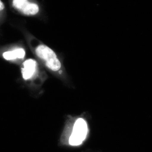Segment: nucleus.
<instances>
[{
  "label": "nucleus",
  "instance_id": "nucleus-6",
  "mask_svg": "<svg viewBox=\"0 0 152 152\" xmlns=\"http://www.w3.org/2000/svg\"><path fill=\"white\" fill-rule=\"evenodd\" d=\"M5 8L4 4L2 1H0V11L3 10Z\"/></svg>",
  "mask_w": 152,
  "mask_h": 152
},
{
  "label": "nucleus",
  "instance_id": "nucleus-3",
  "mask_svg": "<svg viewBox=\"0 0 152 152\" xmlns=\"http://www.w3.org/2000/svg\"><path fill=\"white\" fill-rule=\"evenodd\" d=\"M12 5L19 12L27 15H36L39 11V7L37 4L26 0H14Z\"/></svg>",
  "mask_w": 152,
  "mask_h": 152
},
{
  "label": "nucleus",
  "instance_id": "nucleus-2",
  "mask_svg": "<svg viewBox=\"0 0 152 152\" xmlns=\"http://www.w3.org/2000/svg\"><path fill=\"white\" fill-rule=\"evenodd\" d=\"M88 131V126L85 120L82 118L78 119L74 124L69 143L72 146L81 145L86 137Z\"/></svg>",
  "mask_w": 152,
  "mask_h": 152
},
{
  "label": "nucleus",
  "instance_id": "nucleus-1",
  "mask_svg": "<svg viewBox=\"0 0 152 152\" xmlns=\"http://www.w3.org/2000/svg\"><path fill=\"white\" fill-rule=\"evenodd\" d=\"M36 52L38 56L44 60L46 65L52 70L58 71L61 67V64L57 58L56 55L48 47L41 45L36 49Z\"/></svg>",
  "mask_w": 152,
  "mask_h": 152
},
{
  "label": "nucleus",
  "instance_id": "nucleus-4",
  "mask_svg": "<svg viewBox=\"0 0 152 152\" xmlns=\"http://www.w3.org/2000/svg\"><path fill=\"white\" fill-rule=\"evenodd\" d=\"M24 67L22 68V74L24 80H28L34 75L36 70V62L34 60L28 59L25 61Z\"/></svg>",
  "mask_w": 152,
  "mask_h": 152
},
{
  "label": "nucleus",
  "instance_id": "nucleus-5",
  "mask_svg": "<svg viewBox=\"0 0 152 152\" xmlns=\"http://www.w3.org/2000/svg\"><path fill=\"white\" fill-rule=\"evenodd\" d=\"M25 51L23 49H18L12 51L6 52L3 53V57L7 60L15 59L17 58H23L25 57Z\"/></svg>",
  "mask_w": 152,
  "mask_h": 152
}]
</instances>
